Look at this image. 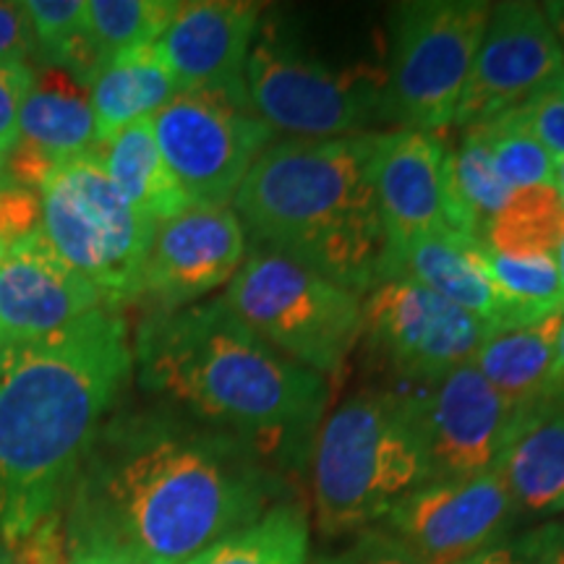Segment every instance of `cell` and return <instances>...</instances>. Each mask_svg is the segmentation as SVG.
Listing matches in <instances>:
<instances>
[{
  "label": "cell",
  "instance_id": "6da1fadb",
  "mask_svg": "<svg viewBox=\"0 0 564 564\" xmlns=\"http://www.w3.org/2000/svg\"><path fill=\"white\" fill-rule=\"evenodd\" d=\"M257 444L167 415H123L91 442L63 510L66 552L186 564L280 502Z\"/></svg>",
  "mask_w": 564,
  "mask_h": 564
},
{
  "label": "cell",
  "instance_id": "7a4b0ae2",
  "mask_svg": "<svg viewBox=\"0 0 564 564\" xmlns=\"http://www.w3.org/2000/svg\"><path fill=\"white\" fill-rule=\"evenodd\" d=\"M133 369L129 322L97 308L63 333L0 348V539L13 554L66 499Z\"/></svg>",
  "mask_w": 564,
  "mask_h": 564
},
{
  "label": "cell",
  "instance_id": "3957f363",
  "mask_svg": "<svg viewBox=\"0 0 564 564\" xmlns=\"http://www.w3.org/2000/svg\"><path fill=\"white\" fill-rule=\"evenodd\" d=\"M133 366L144 390L253 444L312 429L329 398L327 379L267 345L217 299L144 319Z\"/></svg>",
  "mask_w": 564,
  "mask_h": 564
},
{
  "label": "cell",
  "instance_id": "277c9868",
  "mask_svg": "<svg viewBox=\"0 0 564 564\" xmlns=\"http://www.w3.org/2000/svg\"><path fill=\"white\" fill-rule=\"evenodd\" d=\"M371 133L272 141L251 165L232 212L267 249L364 295L384 253L371 186Z\"/></svg>",
  "mask_w": 564,
  "mask_h": 564
},
{
  "label": "cell",
  "instance_id": "5b68a950",
  "mask_svg": "<svg viewBox=\"0 0 564 564\" xmlns=\"http://www.w3.org/2000/svg\"><path fill=\"white\" fill-rule=\"evenodd\" d=\"M421 392L369 390L322 421L312 460L316 528L327 535L379 525L394 502L426 484Z\"/></svg>",
  "mask_w": 564,
  "mask_h": 564
},
{
  "label": "cell",
  "instance_id": "8992f818",
  "mask_svg": "<svg viewBox=\"0 0 564 564\" xmlns=\"http://www.w3.org/2000/svg\"><path fill=\"white\" fill-rule=\"evenodd\" d=\"M253 335L329 379L361 340V295L267 249H251L220 299Z\"/></svg>",
  "mask_w": 564,
  "mask_h": 564
},
{
  "label": "cell",
  "instance_id": "52a82bcc",
  "mask_svg": "<svg viewBox=\"0 0 564 564\" xmlns=\"http://www.w3.org/2000/svg\"><path fill=\"white\" fill-rule=\"evenodd\" d=\"M40 232L61 262L102 295L110 308L137 301L154 225L112 186L95 150L47 175Z\"/></svg>",
  "mask_w": 564,
  "mask_h": 564
},
{
  "label": "cell",
  "instance_id": "ba28073f",
  "mask_svg": "<svg viewBox=\"0 0 564 564\" xmlns=\"http://www.w3.org/2000/svg\"><path fill=\"white\" fill-rule=\"evenodd\" d=\"M257 116L288 139H343L384 123L387 74L371 63L329 66L259 26L243 70Z\"/></svg>",
  "mask_w": 564,
  "mask_h": 564
},
{
  "label": "cell",
  "instance_id": "9c48e42d",
  "mask_svg": "<svg viewBox=\"0 0 564 564\" xmlns=\"http://www.w3.org/2000/svg\"><path fill=\"white\" fill-rule=\"evenodd\" d=\"M489 13L491 3L484 0L394 6L390 63L384 66V123L436 133L455 121Z\"/></svg>",
  "mask_w": 564,
  "mask_h": 564
},
{
  "label": "cell",
  "instance_id": "30bf717a",
  "mask_svg": "<svg viewBox=\"0 0 564 564\" xmlns=\"http://www.w3.org/2000/svg\"><path fill=\"white\" fill-rule=\"evenodd\" d=\"M152 129L192 207H230L253 162L274 141L246 87L178 91L152 118Z\"/></svg>",
  "mask_w": 564,
  "mask_h": 564
},
{
  "label": "cell",
  "instance_id": "8fae6325",
  "mask_svg": "<svg viewBox=\"0 0 564 564\" xmlns=\"http://www.w3.org/2000/svg\"><path fill=\"white\" fill-rule=\"evenodd\" d=\"M491 329L460 306L408 280H379L361 295V337L379 366L432 387L474 361Z\"/></svg>",
  "mask_w": 564,
  "mask_h": 564
},
{
  "label": "cell",
  "instance_id": "7c38bea8",
  "mask_svg": "<svg viewBox=\"0 0 564 564\" xmlns=\"http://www.w3.org/2000/svg\"><path fill=\"white\" fill-rule=\"evenodd\" d=\"M512 518L510 491L494 468L415 486L394 502L382 528L419 564H460L489 549Z\"/></svg>",
  "mask_w": 564,
  "mask_h": 564
},
{
  "label": "cell",
  "instance_id": "4fadbf2b",
  "mask_svg": "<svg viewBox=\"0 0 564 564\" xmlns=\"http://www.w3.org/2000/svg\"><path fill=\"white\" fill-rule=\"evenodd\" d=\"M562 70L564 51L544 6L525 0L491 6L453 123L468 129L514 110Z\"/></svg>",
  "mask_w": 564,
  "mask_h": 564
},
{
  "label": "cell",
  "instance_id": "5bb4252c",
  "mask_svg": "<svg viewBox=\"0 0 564 564\" xmlns=\"http://www.w3.org/2000/svg\"><path fill=\"white\" fill-rule=\"evenodd\" d=\"M249 253V238L232 207H188L158 223L139 278L137 301L158 314L181 312L228 285Z\"/></svg>",
  "mask_w": 564,
  "mask_h": 564
},
{
  "label": "cell",
  "instance_id": "9a60e30c",
  "mask_svg": "<svg viewBox=\"0 0 564 564\" xmlns=\"http://www.w3.org/2000/svg\"><path fill=\"white\" fill-rule=\"evenodd\" d=\"M426 481L474 478L497 468L525 411L514 408L474 364L449 371L421 392Z\"/></svg>",
  "mask_w": 564,
  "mask_h": 564
},
{
  "label": "cell",
  "instance_id": "2e32d148",
  "mask_svg": "<svg viewBox=\"0 0 564 564\" xmlns=\"http://www.w3.org/2000/svg\"><path fill=\"white\" fill-rule=\"evenodd\" d=\"M110 308L42 238L32 232L0 259V348L30 345Z\"/></svg>",
  "mask_w": 564,
  "mask_h": 564
},
{
  "label": "cell",
  "instance_id": "e0dca14e",
  "mask_svg": "<svg viewBox=\"0 0 564 564\" xmlns=\"http://www.w3.org/2000/svg\"><path fill=\"white\" fill-rule=\"evenodd\" d=\"M371 186L384 230V251L403 249L447 228L444 141L436 133L373 131Z\"/></svg>",
  "mask_w": 564,
  "mask_h": 564
},
{
  "label": "cell",
  "instance_id": "ac0fdd59",
  "mask_svg": "<svg viewBox=\"0 0 564 564\" xmlns=\"http://www.w3.org/2000/svg\"><path fill=\"white\" fill-rule=\"evenodd\" d=\"M97 147L89 84L55 66H34L32 89L21 105L19 137L6 160V181L37 192L47 175Z\"/></svg>",
  "mask_w": 564,
  "mask_h": 564
},
{
  "label": "cell",
  "instance_id": "d6986e66",
  "mask_svg": "<svg viewBox=\"0 0 564 564\" xmlns=\"http://www.w3.org/2000/svg\"><path fill=\"white\" fill-rule=\"evenodd\" d=\"M262 26V6L246 0L178 3L167 30L154 42L181 91L246 87L243 70Z\"/></svg>",
  "mask_w": 564,
  "mask_h": 564
},
{
  "label": "cell",
  "instance_id": "ffe728a7",
  "mask_svg": "<svg viewBox=\"0 0 564 564\" xmlns=\"http://www.w3.org/2000/svg\"><path fill=\"white\" fill-rule=\"evenodd\" d=\"M379 280H408L429 288L484 322L491 333L523 324L494 280L486 246L453 228L434 230L403 249L384 251L377 267Z\"/></svg>",
  "mask_w": 564,
  "mask_h": 564
},
{
  "label": "cell",
  "instance_id": "44dd1931",
  "mask_svg": "<svg viewBox=\"0 0 564 564\" xmlns=\"http://www.w3.org/2000/svg\"><path fill=\"white\" fill-rule=\"evenodd\" d=\"M497 470L514 514L549 518L564 512V394L525 411Z\"/></svg>",
  "mask_w": 564,
  "mask_h": 564
},
{
  "label": "cell",
  "instance_id": "7402d4cb",
  "mask_svg": "<svg viewBox=\"0 0 564 564\" xmlns=\"http://www.w3.org/2000/svg\"><path fill=\"white\" fill-rule=\"evenodd\" d=\"M178 91V79L160 58L154 45L139 47L105 63L95 82L89 84L97 144L116 137L126 126L152 121Z\"/></svg>",
  "mask_w": 564,
  "mask_h": 564
},
{
  "label": "cell",
  "instance_id": "603a6c76",
  "mask_svg": "<svg viewBox=\"0 0 564 564\" xmlns=\"http://www.w3.org/2000/svg\"><path fill=\"white\" fill-rule=\"evenodd\" d=\"M562 316L564 312H556L539 322L491 333L470 361L486 382L520 411H531L546 400Z\"/></svg>",
  "mask_w": 564,
  "mask_h": 564
},
{
  "label": "cell",
  "instance_id": "cb8c5ba5",
  "mask_svg": "<svg viewBox=\"0 0 564 564\" xmlns=\"http://www.w3.org/2000/svg\"><path fill=\"white\" fill-rule=\"evenodd\" d=\"M112 186L154 225L186 212V194L167 167L152 121H137L95 147Z\"/></svg>",
  "mask_w": 564,
  "mask_h": 564
},
{
  "label": "cell",
  "instance_id": "d4e9b609",
  "mask_svg": "<svg viewBox=\"0 0 564 564\" xmlns=\"http://www.w3.org/2000/svg\"><path fill=\"white\" fill-rule=\"evenodd\" d=\"M447 228L484 243L486 230L512 192L494 165L491 150L476 129H463L457 144H444Z\"/></svg>",
  "mask_w": 564,
  "mask_h": 564
},
{
  "label": "cell",
  "instance_id": "484cf974",
  "mask_svg": "<svg viewBox=\"0 0 564 564\" xmlns=\"http://www.w3.org/2000/svg\"><path fill=\"white\" fill-rule=\"evenodd\" d=\"M312 525L306 507L280 499L249 525L196 554L186 564H306Z\"/></svg>",
  "mask_w": 564,
  "mask_h": 564
},
{
  "label": "cell",
  "instance_id": "4316f807",
  "mask_svg": "<svg viewBox=\"0 0 564 564\" xmlns=\"http://www.w3.org/2000/svg\"><path fill=\"white\" fill-rule=\"evenodd\" d=\"M564 241V202L556 186L512 192L484 236V246L505 257H556Z\"/></svg>",
  "mask_w": 564,
  "mask_h": 564
},
{
  "label": "cell",
  "instance_id": "83f0119b",
  "mask_svg": "<svg viewBox=\"0 0 564 564\" xmlns=\"http://www.w3.org/2000/svg\"><path fill=\"white\" fill-rule=\"evenodd\" d=\"M178 3L175 0H87V37L97 61L154 45L167 30Z\"/></svg>",
  "mask_w": 564,
  "mask_h": 564
},
{
  "label": "cell",
  "instance_id": "f1b7e54d",
  "mask_svg": "<svg viewBox=\"0 0 564 564\" xmlns=\"http://www.w3.org/2000/svg\"><path fill=\"white\" fill-rule=\"evenodd\" d=\"M468 129H476L489 144L494 165L510 192L528 186H554L556 160L525 129L518 112L507 110L491 121L468 126Z\"/></svg>",
  "mask_w": 564,
  "mask_h": 564
},
{
  "label": "cell",
  "instance_id": "f546056e",
  "mask_svg": "<svg viewBox=\"0 0 564 564\" xmlns=\"http://www.w3.org/2000/svg\"><path fill=\"white\" fill-rule=\"evenodd\" d=\"M486 259L520 322L531 324L564 312L556 257H505L486 249Z\"/></svg>",
  "mask_w": 564,
  "mask_h": 564
},
{
  "label": "cell",
  "instance_id": "4dcf8cb0",
  "mask_svg": "<svg viewBox=\"0 0 564 564\" xmlns=\"http://www.w3.org/2000/svg\"><path fill=\"white\" fill-rule=\"evenodd\" d=\"M514 112L554 160L564 158V70L533 91Z\"/></svg>",
  "mask_w": 564,
  "mask_h": 564
},
{
  "label": "cell",
  "instance_id": "1f68e13d",
  "mask_svg": "<svg viewBox=\"0 0 564 564\" xmlns=\"http://www.w3.org/2000/svg\"><path fill=\"white\" fill-rule=\"evenodd\" d=\"M34 66L24 61H0V175L19 137L21 105L32 89Z\"/></svg>",
  "mask_w": 564,
  "mask_h": 564
},
{
  "label": "cell",
  "instance_id": "d6a6232c",
  "mask_svg": "<svg viewBox=\"0 0 564 564\" xmlns=\"http://www.w3.org/2000/svg\"><path fill=\"white\" fill-rule=\"evenodd\" d=\"M40 194L19 183L0 181V243L11 249L40 230Z\"/></svg>",
  "mask_w": 564,
  "mask_h": 564
},
{
  "label": "cell",
  "instance_id": "836d02e7",
  "mask_svg": "<svg viewBox=\"0 0 564 564\" xmlns=\"http://www.w3.org/2000/svg\"><path fill=\"white\" fill-rule=\"evenodd\" d=\"M316 564H419L382 525L356 533V541L343 552L324 556Z\"/></svg>",
  "mask_w": 564,
  "mask_h": 564
},
{
  "label": "cell",
  "instance_id": "e575fe53",
  "mask_svg": "<svg viewBox=\"0 0 564 564\" xmlns=\"http://www.w3.org/2000/svg\"><path fill=\"white\" fill-rule=\"evenodd\" d=\"M37 58L30 19L21 3H0V61H24Z\"/></svg>",
  "mask_w": 564,
  "mask_h": 564
},
{
  "label": "cell",
  "instance_id": "d590c367",
  "mask_svg": "<svg viewBox=\"0 0 564 564\" xmlns=\"http://www.w3.org/2000/svg\"><path fill=\"white\" fill-rule=\"evenodd\" d=\"M514 552L531 564H564V523H546L514 541Z\"/></svg>",
  "mask_w": 564,
  "mask_h": 564
},
{
  "label": "cell",
  "instance_id": "8d00e7d4",
  "mask_svg": "<svg viewBox=\"0 0 564 564\" xmlns=\"http://www.w3.org/2000/svg\"><path fill=\"white\" fill-rule=\"evenodd\" d=\"M63 564H144V562L118 552H108V549H79V552H66Z\"/></svg>",
  "mask_w": 564,
  "mask_h": 564
},
{
  "label": "cell",
  "instance_id": "74e56055",
  "mask_svg": "<svg viewBox=\"0 0 564 564\" xmlns=\"http://www.w3.org/2000/svg\"><path fill=\"white\" fill-rule=\"evenodd\" d=\"M460 564H531L523 554L514 552L512 546H489Z\"/></svg>",
  "mask_w": 564,
  "mask_h": 564
},
{
  "label": "cell",
  "instance_id": "f35d334b",
  "mask_svg": "<svg viewBox=\"0 0 564 564\" xmlns=\"http://www.w3.org/2000/svg\"><path fill=\"white\" fill-rule=\"evenodd\" d=\"M560 394H564V316H562L560 337H556L552 377H549V387H546V398H560Z\"/></svg>",
  "mask_w": 564,
  "mask_h": 564
},
{
  "label": "cell",
  "instance_id": "ab89813d",
  "mask_svg": "<svg viewBox=\"0 0 564 564\" xmlns=\"http://www.w3.org/2000/svg\"><path fill=\"white\" fill-rule=\"evenodd\" d=\"M549 21H552V30L556 34V40H560L562 51H564V3H546L544 6Z\"/></svg>",
  "mask_w": 564,
  "mask_h": 564
},
{
  "label": "cell",
  "instance_id": "60d3db41",
  "mask_svg": "<svg viewBox=\"0 0 564 564\" xmlns=\"http://www.w3.org/2000/svg\"><path fill=\"white\" fill-rule=\"evenodd\" d=\"M554 186H556V192H560L562 202H564V158L556 160V167H554Z\"/></svg>",
  "mask_w": 564,
  "mask_h": 564
},
{
  "label": "cell",
  "instance_id": "b9f144b4",
  "mask_svg": "<svg viewBox=\"0 0 564 564\" xmlns=\"http://www.w3.org/2000/svg\"><path fill=\"white\" fill-rule=\"evenodd\" d=\"M556 270H560V285H562V306H564V241L556 249Z\"/></svg>",
  "mask_w": 564,
  "mask_h": 564
},
{
  "label": "cell",
  "instance_id": "7bdbcfd3",
  "mask_svg": "<svg viewBox=\"0 0 564 564\" xmlns=\"http://www.w3.org/2000/svg\"><path fill=\"white\" fill-rule=\"evenodd\" d=\"M0 564H13L11 552H9V546L3 544V539H0Z\"/></svg>",
  "mask_w": 564,
  "mask_h": 564
},
{
  "label": "cell",
  "instance_id": "ee69618b",
  "mask_svg": "<svg viewBox=\"0 0 564 564\" xmlns=\"http://www.w3.org/2000/svg\"><path fill=\"white\" fill-rule=\"evenodd\" d=\"M6 251H9V249H6V246L0 243V259H3V253H6Z\"/></svg>",
  "mask_w": 564,
  "mask_h": 564
},
{
  "label": "cell",
  "instance_id": "f6af8a7d",
  "mask_svg": "<svg viewBox=\"0 0 564 564\" xmlns=\"http://www.w3.org/2000/svg\"><path fill=\"white\" fill-rule=\"evenodd\" d=\"M0 178H6V175H0Z\"/></svg>",
  "mask_w": 564,
  "mask_h": 564
},
{
  "label": "cell",
  "instance_id": "bcb514c9",
  "mask_svg": "<svg viewBox=\"0 0 564 564\" xmlns=\"http://www.w3.org/2000/svg\"><path fill=\"white\" fill-rule=\"evenodd\" d=\"M0 181H6V178H0Z\"/></svg>",
  "mask_w": 564,
  "mask_h": 564
}]
</instances>
